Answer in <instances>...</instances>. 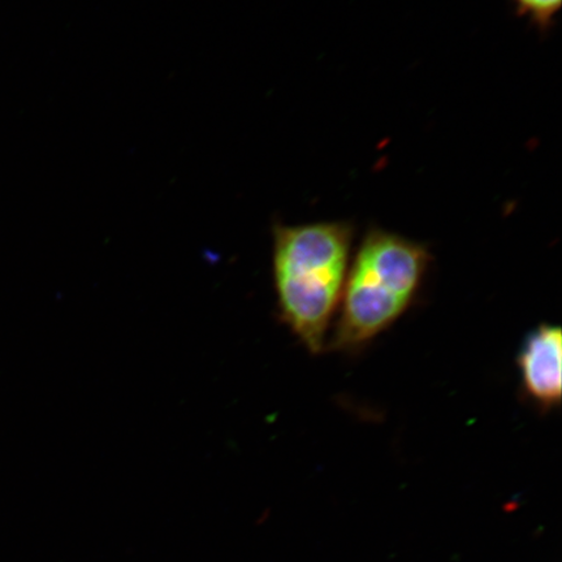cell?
Listing matches in <instances>:
<instances>
[{
	"instance_id": "1",
	"label": "cell",
	"mask_w": 562,
	"mask_h": 562,
	"mask_svg": "<svg viewBox=\"0 0 562 562\" xmlns=\"http://www.w3.org/2000/svg\"><path fill=\"white\" fill-rule=\"evenodd\" d=\"M272 237L281 322L311 353L319 355L340 305L355 228L348 222L278 223Z\"/></svg>"
},
{
	"instance_id": "2",
	"label": "cell",
	"mask_w": 562,
	"mask_h": 562,
	"mask_svg": "<svg viewBox=\"0 0 562 562\" xmlns=\"http://www.w3.org/2000/svg\"><path fill=\"white\" fill-rule=\"evenodd\" d=\"M430 263L424 244L369 229L349 266L328 346L356 353L389 329L416 301Z\"/></svg>"
},
{
	"instance_id": "3",
	"label": "cell",
	"mask_w": 562,
	"mask_h": 562,
	"mask_svg": "<svg viewBox=\"0 0 562 562\" xmlns=\"http://www.w3.org/2000/svg\"><path fill=\"white\" fill-rule=\"evenodd\" d=\"M561 328L540 325L526 336L518 355L524 393L547 413L561 404Z\"/></svg>"
},
{
	"instance_id": "4",
	"label": "cell",
	"mask_w": 562,
	"mask_h": 562,
	"mask_svg": "<svg viewBox=\"0 0 562 562\" xmlns=\"http://www.w3.org/2000/svg\"><path fill=\"white\" fill-rule=\"evenodd\" d=\"M518 10L533 23L544 26L551 23L561 9V0H515Z\"/></svg>"
}]
</instances>
